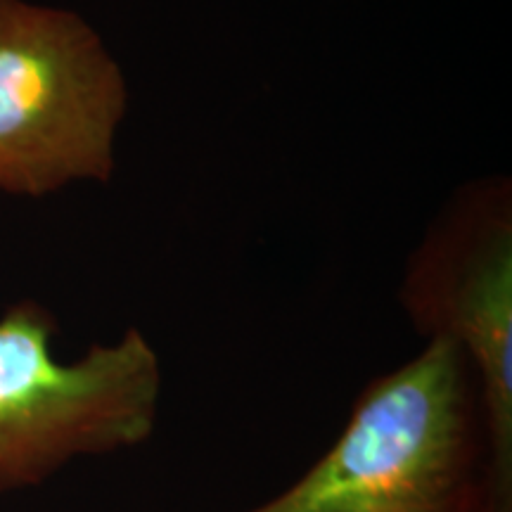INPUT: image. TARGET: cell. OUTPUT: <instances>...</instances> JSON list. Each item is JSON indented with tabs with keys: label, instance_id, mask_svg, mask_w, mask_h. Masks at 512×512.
Here are the masks:
<instances>
[{
	"label": "cell",
	"instance_id": "1",
	"mask_svg": "<svg viewBox=\"0 0 512 512\" xmlns=\"http://www.w3.org/2000/svg\"><path fill=\"white\" fill-rule=\"evenodd\" d=\"M245 512H496L489 441L470 358L427 339L356 396L335 444Z\"/></svg>",
	"mask_w": 512,
	"mask_h": 512
},
{
	"label": "cell",
	"instance_id": "3",
	"mask_svg": "<svg viewBox=\"0 0 512 512\" xmlns=\"http://www.w3.org/2000/svg\"><path fill=\"white\" fill-rule=\"evenodd\" d=\"M126 112L124 69L86 19L0 0V192L107 183Z\"/></svg>",
	"mask_w": 512,
	"mask_h": 512
},
{
	"label": "cell",
	"instance_id": "4",
	"mask_svg": "<svg viewBox=\"0 0 512 512\" xmlns=\"http://www.w3.org/2000/svg\"><path fill=\"white\" fill-rule=\"evenodd\" d=\"M401 304L427 339L456 342L475 368L496 512H512V188L467 183L408 259Z\"/></svg>",
	"mask_w": 512,
	"mask_h": 512
},
{
	"label": "cell",
	"instance_id": "2",
	"mask_svg": "<svg viewBox=\"0 0 512 512\" xmlns=\"http://www.w3.org/2000/svg\"><path fill=\"white\" fill-rule=\"evenodd\" d=\"M57 323L34 299L0 316V494L43 484L76 458L152 437L162 361L138 328L76 361L53 351Z\"/></svg>",
	"mask_w": 512,
	"mask_h": 512
}]
</instances>
